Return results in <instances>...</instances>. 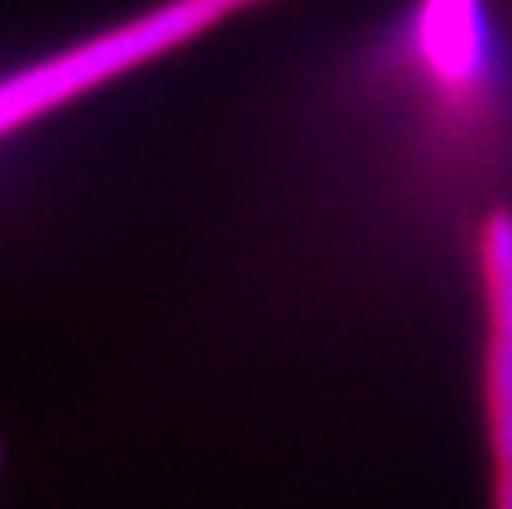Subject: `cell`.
Listing matches in <instances>:
<instances>
[{
	"label": "cell",
	"instance_id": "cell-1",
	"mask_svg": "<svg viewBox=\"0 0 512 509\" xmlns=\"http://www.w3.org/2000/svg\"><path fill=\"white\" fill-rule=\"evenodd\" d=\"M493 351H489V410H493L499 483H512V222L499 215L483 238Z\"/></svg>",
	"mask_w": 512,
	"mask_h": 509
}]
</instances>
